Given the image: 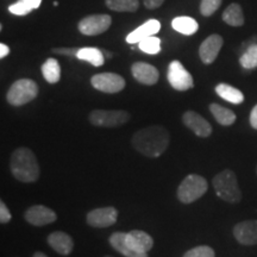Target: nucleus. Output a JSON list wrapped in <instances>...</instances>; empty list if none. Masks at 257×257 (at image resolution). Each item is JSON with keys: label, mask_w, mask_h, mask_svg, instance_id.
I'll return each instance as SVG.
<instances>
[{"label": "nucleus", "mask_w": 257, "mask_h": 257, "mask_svg": "<svg viewBox=\"0 0 257 257\" xmlns=\"http://www.w3.org/2000/svg\"><path fill=\"white\" fill-rule=\"evenodd\" d=\"M168 130L162 125H149L134 134L131 144L138 153L147 157H159L169 146Z\"/></svg>", "instance_id": "obj_1"}, {"label": "nucleus", "mask_w": 257, "mask_h": 257, "mask_svg": "<svg viewBox=\"0 0 257 257\" xmlns=\"http://www.w3.org/2000/svg\"><path fill=\"white\" fill-rule=\"evenodd\" d=\"M10 168L12 175L18 181L24 184H31L37 181L41 174L40 163L36 155L29 148L21 147L16 149L10 160Z\"/></svg>", "instance_id": "obj_2"}, {"label": "nucleus", "mask_w": 257, "mask_h": 257, "mask_svg": "<svg viewBox=\"0 0 257 257\" xmlns=\"http://www.w3.org/2000/svg\"><path fill=\"white\" fill-rule=\"evenodd\" d=\"M214 191L221 200L230 204H238L242 200V192L237 181V176L231 169L218 173L212 180Z\"/></svg>", "instance_id": "obj_3"}, {"label": "nucleus", "mask_w": 257, "mask_h": 257, "mask_svg": "<svg viewBox=\"0 0 257 257\" xmlns=\"http://www.w3.org/2000/svg\"><path fill=\"white\" fill-rule=\"evenodd\" d=\"M208 184L206 179L198 174H189L182 180L178 187L179 200L184 204H192L200 199L207 192Z\"/></svg>", "instance_id": "obj_4"}, {"label": "nucleus", "mask_w": 257, "mask_h": 257, "mask_svg": "<svg viewBox=\"0 0 257 257\" xmlns=\"http://www.w3.org/2000/svg\"><path fill=\"white\" fill-rule=\"evenodd\" d=\"M38 95L37 83L31 79H19L10 87L6 99L12 106H22L34 100Z\"/></svg>", "instance_id": "obj_5"}, {"label": "nucleus", "mask_w": 257, "mask_h": 257, "mask_svg": "<svg viewBox=\"0 0 257 257\" xmlns=\"http://www.w3.org/2000/svg\"><path fill=\"white\" fill-rule=\"evenodd\" d=\"M89 123L100 127H118L130 120V113L123 110H94L89 113Z\"/></svg>", "instance_id": "obj_6"}, {"label": "nucleus", "mask_w": 257, "mask_h": 257, "mask_svg": "<svg viewBox=\"0 0 257 257\" xmlns=\"http://www.w3.org/2000/svg\"><path fill=\"white\" fill-rule=\"evenodd\" d=\"M167 78H168L170 86L176 91H188L194 86L191 73L182 66L180 61L175 60L169 63Z\"/></svg>", "instance_id": "obj_7"}, {"label": "nucleus", "mask_w": 257, "mask_h": 257, "mask_svg": "<svg viewBox=\"0 0 257 257\" xmlns=\"http://www.w3.org/2000/svg\"><path fill=\"white\" fill-rule=\"evenodd\" d=\"M112 24V18L108 15H91L79 22L78 29L85 36H96L107 31Z\"/></svg>", "instance_id": "obj_8"}, {"label": "nucleus", "mask_w": 257, "mask_h": 257, "mask_svg": "<svg viewBox=\"0 0 257 257\" xmlns=\"http://www.w3.org/2000/svg\"><path fill=\"white\" fill-rule=\"evenodd\" d=\"M91 83L98 91L110 93V94L123 91L125 87V80L123 76L114 73L95 74L94 76H92Z\"/></svg>", "instance_id": "obj_9"}, {"label": "nucleus", "mask_w": 257, "mask_h": 257, "mask_svg": "<svg viewBox=\"0 0 257 257\" xmlns=\"http://www.w3.org/2000/svg\"><path fill=\"white\" fill-rule=\"evenodd\" d=\"M118 219V211L114 207H99L95 210L88 212L87 224L92 227H99V229H104V227H110L115 224Z\"/></svg>", "instance_id": "obj_10"}, {"label": "nucleus", "mask_w": 257, "mask_h": 257, "mask_svg": "<svg viewBox=\"0 0 257 257\" xmlns=\"http://www.w3.org/2000/svg\"><path fill=\"white\" fill-rule=\"evenodd\" d=\"M24 217L29 224L35 225V226H44V225L54 223L57 219L55 212L43 205H35L28 208Z\"/></svg>", "instance_id": "obj_11"}, {"label": "nucleus", "mask_w": 257, "mask_h": 257, "mask_svg": "<svg viewBox=\"0 0 257 257\" xmlns=\"http://www.w3.org/2000/svg\"><path fill=\"white\" fill-rule=\"evenodd\" d=\"M233 236L242 245H256L257 244V220H244L233 227Z\"/></svg>", "instance_id": "obj_12"}, {"label": "nucleus", "mask_w": 257, "mask_h": 257, "mask_svg": "<svg viewBox=\"0 0 257 257\" xmlns=\"http://www.w3.org/2000/svg\"><path fill=\"white\" fill-rule=\"evenodd\" d=\"M224 44V40L220 35H211L201 43L199 48V56L202 63L211 64L216 61L218 54Z\"/></svg>", "instance_id": "obj_13"}, {"label": "nucleus", "mask_w": 257, "mask_h": 257, "mask_svg": "<svg viewBox=\"0 0 257 257\" xmlns=\"http://www.w3.org/2000/svg\"><path fill=\"white\" fill-rule=\"evenodd\" d=\"M182 121L198 137L206 138L212 134V125L202 115L197 113V112H185L184 115H182Z\"/></svg>", "instance_id": "obj_14"}, {"label": "nucleus", "mask_w": 257, "mask_h": 257, "mask_svg": "<svg viewBox=\"0 0 257 257\" xmlns=\"http://www.w3.org/2000/svg\"><path fill=\"white\" fill-rule=\"evenodd\" d=\"M131 73L138 82L147 86H153L159 81L160 74L155 67L147 62H136L131 67Z\"/></svg>", "instance_id": "obj_15"}, {"label": "nucleus", "mask_w": 257, "mask_h": 257, "mask_svg": "<svg viewBox=\"0 0 257 257\" xmlns=\"http://www.w3.org/2000/svg\"><path fill=\"white\" fill-rule=\"evenodd\" d=\"M126 243L131 249L138 252H148L154 246L153 237L142 230H133L127 232Z\"/></svg>", "instance_id": "obj_16"}, {"label": "nucleus", "mask_w": 257, "mask_h": 257, "mask_svg": "<svg viewBox=\"0 0 257 257\" xmlns=\"http://www.w3.org/2000/svg\"><path fill=\"white\" fill-rule=\"evenodd\" d=\"M48 244L51 249L62 256H68L74 249V240L68 233L63 231H55L48 236Z\"/></svg>", "instance_id": "obj_17"}, {"label": "nucleus", "mask_w": 257, "mask_h": 257, "mask_svg": "<svg viewBox=\"0 0 257 257\" xmlns=\"http://www.w3.org/2000/svg\"><path fill=\"white\" fill-rule=\"evenodd\" d=\"M161 30V23L157 19H150V21L146 22V23L138 27L137 29L128 34L126 36L127 43L135 44L140 43L141 41H143L144 38L152 37L154 35H156L157 32Z\"/></svg>", "instance_id": "obj_18"}, {"label": "nucleus", "mask_w": 257, "mask_h": 257, "mask_svg": "<svg viewBox=\"0 0 257 257\" xmlns=\"http://www.w3.org/2000/svg\"><path fill=\"white\" fill-rule=\"evenodd\" d=\"M239 63L245 69L257 68V37L242 43V55L239 57Z\"/></svg>", "instance_id": "obj_19"}, {"label": "nucleus", "mask_w": 257, "mask_h": 257, "mask_svg": "<svg viewBox=\"0 0 257 257\" xmlns=\"http://www.w3.org/2000/svg\"><path fill=\"white\" fill-rule=\"evenodd\" d=\"M108 242L112 248L120 252L125 257H148V252H138L131 249L126 243V233L125 232H114L111 234Z\"/></svg>", "instance_id": "obj_20"}, {"label": "nucleus", "mask_w": 257, "mask_h": 257, "mask_svg": "<svg viewBox=\"0 0 257 257\" xmlns=\"http://www.w3.org/2000/svg\"><path fill=\"white\" fill-rule=\"evenodd\" d=\"M216 93L224 100L231 102V104L239 105L244 101V94L239 89L227 83H219L216 87Z\"/></svg>", "instance_id": "obj_21"}, {"label": "nucleus", "mask_w": 257, "mask_h": 257, "mask_svg": "<svg viewBox=\"0 0 257 257\" xmlns=\"http://www.w3.org/2000/svg\"><path fill=\"white\" fill-rule=\"evenodd\" d=\"M223 21L231 27H242L244 24V15L242 6L233 3L227 6L223 12Z\"/></svg>", "instance_id": "obj_22"}, {"label": "nucleus", "mask_w": 257, "mask_h": 257, "mask_svg": "<svg viewBox=\"0 0 257 257\" xmlns=\"http://www.w3.org/2000/svg\"><path fill=\"white\" fill-rule=\"evenodd\" d=\"M210 111L218 123L223 125V126H230V125H232L236 121L237 117L234 112L219 104H211Z\"/></svg>", "instance_id": "obj_23"}, {"label": "nucleus", "mask_w": 257, "mask_h": 257, "mask_svg": "<svg viewBox=\"0 0 257 257\" xmlns=\"http://www.w3.org/2000/svg\"><path fill=\"white\" fill-rule=\"evenodd\" d=\"M76 57L79 60L89 62L94 67H100L105 62L104 51L98 49V48H80Z\"/></svg>", "instance_id": "obj_24"}, {"label": "nucleus", "mask_w": 257, "mask_h": 257, "mask_svg": "<svg viewBox=\"0 0 257 257\" xmlns=\"http://www.w3.org/2000/svg\"><path fill=\"white\" fill-rule=\"evenodd\" d=\"M172 27L180 34L186 35V36H191L198 31L199 25L195 19L191 17H176L173 19Z\"/></svg>", "instance_id": "obj_25"}, {"label": "nucleus", "mask_w": 257, "mask_h": 257, "mask_svg": "<svg viewBox=\"0 0 257 257\" xmlns=\"http://www.w3.org/2000/svg\"><path fill=\"white\" fill-rule=\"evenodd\" d=\"M42 74L49 83L59 82L61 79V67L57 60L53 59V57L48 59L42 64Z\"/></svg>", "instance_id": "obj_26"}, {"label": "nucleus", "mask_w": 257, "mask_h": 257, "mask_svg": "<svg viewBox=\"0 0 257 257\" xmlns=\"http://www.w3.org/2000/svg\"><path fill=\"white\" fill-rule=\"evenodd\" d=\"M106 6L115 12H135L140 8L138 0H105Z\"/></svg>", "instance_id": "obj_27"}, {"label": "nucleus", "mask_w": 257, "mask_h": 257, "mask_svg": "<svg viewBox=\"0 0 257 257\" xmlns=\"http://www.w3.org/2000/svg\"><path fill=\"white\" fill-rule=\"evenodd\" d=\"M138 48L144 53L150 54V55H155L161 51V40L157 37H148L144 38L138 43Z\"/></svg>", "instance_id": "obj_28"}, {"label": "nucleus", "mask_w": 257, "mask_h": 257, "mask_svg": "<svg viewBox=\"0 0 257 257\" xmlns=\"http://www.w3.org/2000/svg\"><path fill=\"white\" fill-rule=\"evenodd\" d=\"M34 9L31 0H18L14 5L9 8V11L16 16H25L30 14Z\"/></svg>", "instance_id": "obj_29"}, {"label": "nucleus", "mask_w": 257, "mask_h": 257, "mask_svg": "<svg viewBox=\"0 0 257 257\" xmlns=\"http://www.w3.org/2000/svg\"><path fill=\"white\" fill-rule=\"evenodd\" d=\"M223 0H201L200 14L204 17H210L220 8Z\"/></svg>", "instance_id": "obj_30"}, {"label": "nucleus", "mask_w": 257, "mask_h": 257, "mask_svg": "<svg viewBox=\"0 0 257 257\" xmlns=\"http://www.w3.org/2000/svg\"><path fill=\"white\" fill-rule=\"evenodd\" d=\"M184 257H216L214 250L208 245H199L185 253Z\"/></svg>", "instance_id": "obj_31"}, {"label": "nucleus", "mask_w": 257, "mask_h": 257, "mask_svg": "<svg viewBox=\"0 0 257 257\" xmlns=\"http://www.w3.org/2000/svg\"><path fill=\"white\" fill-rule=\"evenodd\" d=\"M79 50L80 48H55V49H53L51 51H53L54 54H59V55L76 57L78 56Z\"/></svg>", "instance_id": "obj_32"}, {"label": "nucleus", "mask_w": 257, "mask_h": 257, "mask_svg": "<svg viewBox=\"0 0 257 257\" xmlns=\"http://www.w3.org/2000/svg\"><path fill=\"white\" fill-rule=\"evenodd\" d=\"M11 212H10L9 207L6 206L4 201H0V223L8 224L11 220Z\"/></svg>", "instance_id": "obj_33"}, {"label": "nucleus", "mask_w": 257, "mask_h": 257, "mask_svg": "<svg viewBox=\"0 0 257 257\" xmlns=\"http://www.w3.org/2000/svg\"><path fill=\"white\" fill-rule=\"evenodd\" d=\"M163 2H165V0H143L144 6H146L148 10H155L157 8H160V6L163 4Z\"/></svg>", "instance_id": "obj_34"}, {"label": "nucleus", "mask_w": 257, "mask_h": 257, "mask_svg": "<svg viewBox=\"0 0 257 257\" xmlns=\"http://www.w3.org/2000/svg\"><path fill=\"white\" fill-rule=\"evenodd\" d=\"M250 124L255 130H257V105L252 108L251 113H250Z\"/></svg>", "instance_id": "obj_35"}, {"label": "nucleus", "mask_w": 257, "mask_h": 257, "mask_svg": "<svg viewBox=\"0 0 257 257\" xmlns=\"http://www.w3.org/2000/svg\"><path fill=\"white\" fill-rule=\"evenodd\" d=\"M10 54V48L6 44L2 43L0 44V59H4Z\"/></svg>", "instance_id": "obj_36"}, {"label": "nucleus", "mask_w": 257, "mask_h": 257, "mask_svg": "<svg viewBox=\"0 0 257 257\" xmlns=\"http://www.w3.org/2000/svg\"><path fill=\"white\" fill-rule=\"evenodd\" d=\"M31 3H32V6H34V9H38L40 8L42 0H31Z\"/></svg>", "instance_id": "obj_37"}, {"label": "nucleus", "mask_w": 257, "mask_h": 257, "mask_svg": "<svg viewBox=\"0 0 257 257\" xmlns=\"http://www.w3.org/2000/svg\"><path fill=\"white\" fill-rule=\"evenodd\" d=\"M32 257H48V256H47L46 253H44V252L37 251V252H35V253H34V256H32Z\"/></svg>", "instance_id": "obj_38"}, {"label": "nucleus", "mask_w": 257, "mask_h": 257, "mask_svg": "<svg viewBox=\"0 0 257 257\" xmlns=\"http://www.w3.org/2000/svg\"><path fill=\"white\" fill-rule=\"evenodd\" d=\"M104 55H106V57H108V59H112V54H111V53H107V51H104Z\"/></svg>", "instance_id": "obj_39"}, {"label": "nucleus", "mask_w": 257, "mask_h": 257, "mask_svg": "<svg viewBox=\"0 0 257 257\" xmlns=\"http://www.w3.org/2000/svg\"><path fill=\"white\" fill-rule=\"evenodd\" d=\"M104 257H113V256H108V255H106V256H104Z\"/></svg>", "instance_id": "obj_40"}, {"label": "nucleus", "mask_w": 257, "mask_h": 257, "mask_svg": "<svg viewBox=\"0 0 257 257\" xmlns=\"http://www.w3.org/2000/svg\"><path fill=\"white\" fill-rule=\"evenodd\" d=\"M256 173H257V167H256Z\"/></svg>", "instance_id": "obj_41"}]
</instances>
